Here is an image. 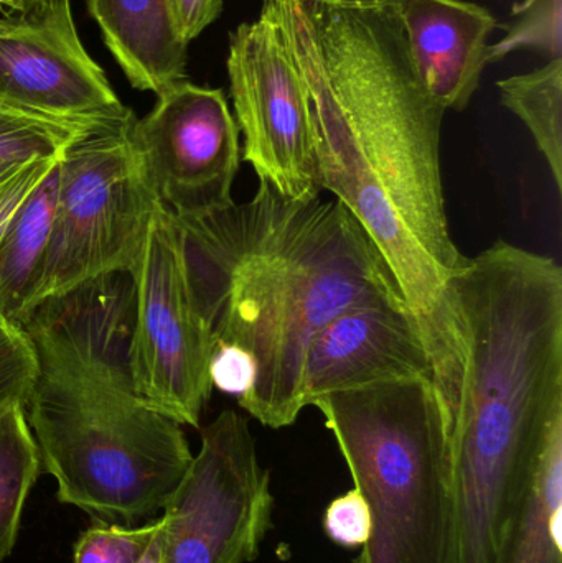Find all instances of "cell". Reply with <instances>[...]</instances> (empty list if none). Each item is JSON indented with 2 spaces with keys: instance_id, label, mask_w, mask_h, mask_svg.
Wrapping results in <instances>:
<instances>
[{
  "instance_id": "obj_24",
  "label": "cell",
  "mask_w": 562,
  "mask_h": 563,
  "mask_svg": "<svg viewBox=\"0 0 562 563\" xmlns=\"http://www.w3.org/2000/svg\"><path fill=\"white\" fill-rule=\"evenodd\" d=\"M58 158H36L23 164L0 165V238L22 201L55 167Z\"/></svg>"
},
{
  "instance_id": "obj_15",
  "label": "cell",
  "mask_w": 562,
  "mask_h": 563,
  "mask_svg": "<svg viewBox=\"0 0 562 563\" xmlns=\"http://www.w3.org/2000/svg\"><path fill=\"white\" fill-rule=\"evenodd\" d=\"M58 194V161L16 208L0 238V314L22 327L35 307Z\"/></svg>"
},
{
  "instance_id": "obj_6",
  "label": "cell",
  "mask_w": 562,
  "mask_h": 563,
  "mask_svg": "<svg viewBox=\"0 0 562 563\" xmlns=\"http://www.w3.org/2000/svg\"><path fill=\"white\" fill-rule=\"evenodd\" d=\"M135 119L89 125L59 155L55 217L35 307L137 266L164 205L135 145Z\"/></svg>"
},
{
  "instance_id": "obj_11",
  "label": "cell",
  "mask_w": 562,
  "mask_h": 563,
  "mask_svg": "<svg viewBox=\"0 0 562 563\" xmlns=\"http://www.w3.org/2000/svg\"><path fill=\"white\" fill-rule=\"evenodd\" d=\"M0 104L86 124L134 114L82 46L69 0H32L0 15Z\"/></svg>"
},
{
  "instance_id": "obj_4",
  "label": "cell",
  "mask_w": 562,
  "mask_h": 563,
  "mask_svg": "<svg viewBox=\"0 0 562 563\" xmlns=\"http://www.w3.org/2000/svg\"><path fill=\"white\" fill-rule=\"evenodd\" d=\"M20 330L36 363L23 404L26 422L58 501L119 526L164 509L194 453L184 426L135 390L131 274L40 301Z\"/></svg>"
},
{
  "instance_id": "obj_22",
  "label": "cell",
  "mask_w": 562,
  "mask_h": 563,
  "mask_svg": "<svg viewBox=\"0 0 562 563\" xmlns=\"http://www.w3.org/2000/svg\"><path fill=\"white\" fill-rule=\"evenodd\" d=\"M35 374V354L23 331L0 328V416L15 404H25Z\"/></svg>"
},
{
  "instance_id": "obj_1",
  "label": "cell",
  "mask_w": 562,
  "mask_h": 563,
  "mask_svg": "<svg viewBox=\"0 0 562 563\" xmlns=\"http://www.w3.org/2000/svg\"><path fill=\"white\" fill-rule=\"evenodd\" d=\"M266 3L306 85L320 188L349 208L388 264L452 419L464 346L449 280L467 257L445 211V109L419 79L396 5Z\"/></svg>"
},
{
  "instance_id": "obj_8",
  "label": "cell",
  "mask_w": 562,
  "mask_h": 563,
  "mask_svg": "<svg viewBox=\"0 0 562 563\" xmlns=\"http://www.w3.org/2000/svg\"><path fill=\"white\" fill-rule=\"evenodd\" d=\"M200 433V452L164 508L161 563L256 561L274 496L250 420L227 409Z\"/></svg>"
},
{
  "instance_id": "obj_13",
  "label": "cell",
  "mask_w": 562,
  "mask_h": 563,
  "mask_svg": "<svg viewBox=\"0 0 562 563\" xmlns=\"http://www.w3.org/2000/svg\"><path fill=\"white\" fill-rule=\"evenodd\" d=\"M409 53L426 91L445 111H464L488 65L491 10L467 0H399Z\"/></svg>"
},
{
  "instance_id": "obj_31",
  "label": "cell",
  "mask_w": 562,
  "mask_h": 563,
  "mask_svg": "<svg viewBox=\"0 0 562 563\" xmlns=\"http://www.w3.org/2000/svg\"><path fill=\"white\" fill-rule=\"evenodd\" d=\"M23 2L29 3L32 2V0H23Z\"/></svg>"
},
{
  "instance_id": "obj_20",
  "label": "cell",
  "mask_w": 562,
  "mask_h": 563,
  "mask_svg": "<svg viewBox=\"0 0 562 563\" xmlns=\"http://www.w3.org/2000/svg\"><path fill=\"white\" fill-rule=\"evenodd\" d=\"M507 35L488 46V63L520 48H533L550 59L562 58V0H521L514 7Z\"/></svg>"
},
{
  "instance_id": "obj_23",
  "label": "cell",
  "mask_w": 562,
  "mask_h": 563,
  "mask_svg": "<svg viewBox=\"0 0 562 563\" xmlns=\"http://www.w3.org/2000/svg\"><path fill=\"white\" fill-rule=\"evenodd\" d=\"M323 529L330 541L342 548H363L372 534V512L359 489L330 503L323 516Z\"/></svg>"
},
{
  "instance_id": "obj_10",
  "label": "cell",
  "mask_w": 562,
  "mask_h": 563,
  "mask_svg": "<svg viewBox=\"0 0 562 563\" xmlns=\"http://www.w3.org/2000/svg\"><path fill=\"white\" fill-rule=\"evenodd\" d=\"M134 142L161 203L175 217L231 207L240 170V128L221 89L174 82L135 119Z\"/></svg>"
},
{
  "instance_id": "obj_17",
  "label": "cell",
  "mask_w": 562,
  "mask_h": 563,
  "mask_svg": "<svg viewBox=\"0 0 562 563\" xmlns=\"http://www.w3.org/2000/svg\"><path fill=\"white\" fill-rule=\"evenodd\" d=\"M502 104L514 112L537 142L557 190L562 191V58L527 75L497 82Z\"/></svg>"
},
{
  "instance_id": "obj_19",
  "label": "cell",
  "mask_w": 562,
  "mask_h": 563,
  "mask_svg": "<svg viewBox=\"0 0 562 563\" xmlns=\"http://www.w3.org/2000/svg\"><path fill=\"white\" fill-rule=\"evenodd\" d=\"M92 124L98 122L58 121L0 104V165L58 158Z\"/></svg>"
},
{
  "instance_id": "obj_5",
  "label": "cell",
  "mask_w": 562,
  "mask_h": 563,
  "mask_svg": "<svg viewBox=\"0 0 562 563\" xmlns=\"http://www.w3.org/2000/svg\"><path fill=\"white\" fill-rule=\"evenodd\" d=\"M372 534L355 563H455L451 422L431 377L316 397Z\"/></svg>"
},
{
  "instance_id": "obj_27",
  "label": "cell",
  "mask_w": 562,
  "mask_h": 563,
  "mask_svg": "<svg viewBox=\"0 0 562 563\" xmlns=\"http://www.w3.org/2000/svg\"><path fill=\"white\" fill-rule=\"evenodd\" d=\"M263 2H266V0H263ZM302 2L333 3V5L375 7L395 5L399 0H302Z\"/></svg>"
},
{
  "instance_id": "obj_2",
  "label": "cell",
  "mask_w": 562,
  "mask_h": 563,
  "mask_svg": "<svg viewBox=\"0 0 562 563\" xmlns=\"http://www.w3.org/2000/svg\"><path fill=\"white\" fill-rule=\"evenodd\" d=\"M174 218L214 347H238L253 361V384L238 404L269 429L294 426L306 409L304 357L317 331L346 308L403 297L378 247L337 198L297 200L260 180L247 203Z\"/></svg>"
},
{
  "instance_id": "obj_16",
  "label": "cell",
  "mask_w": 562,
  "mask_h": 563,
  "mask_svg": "<svg viewBox=\"0 0 562 563\" xmlns=\"http://www.w3.org/2000/svg\"><path fill=\"white\" fill-rule=\"evenodd\" d=\"M562 412L541 450L533 485L494 563H562Z\"/></svg>"
},
{
  "instance_id": "obj_29",
  "label": "cell",
  "mask_w": 562,
  "mask_h": 563,
  "mask_svg": "<svg viewBox=\"0 0 562 563\" xmlns=\"http://www.w3.org/2000/svg\"><path fill=\"white\" fill-rule=\"evenodd\" d=\"M25 5L23 0H0V12H13V10L23 9Z\"/></svg>"
},
{
  "instance_id": "obj_3",
  "label": "cell",
  "mask_w": 562,
  "mask_h": 563,
  "mask_svg": "<svg viewBox=\"0 0 562 563\" xmlns=\"http://www.w3.org/2000/svg\"><path fill=\"white\" fill-rule=\"evenodd\" d=\"M464 369L452 420L455 563H494L562 412V269L497 241L449 280Z\"/></svg>"
},
{
  "instance_id": "obj_26",
  "label": "cell",
  "mask_w": 562,
  "mask_h": 563,
  "mask_svg": "<svg viewBox=\"0 0 562 563\" xmlns=\"http://www.w3.org/2000/svg\"><path fill=\"white\" fill-rule=\"evenodd\" d=\"M181 38L190 45L223 10V0H168Z\"/></svg>"
},
{
  "instance_id": "obj_7",
  "label": "cell",
  "mask_w": 562,
  "mask_h": 563,
  "mask_svg": "<svg viewBox=\"0 0 562 563\" xmlns=\"http://www.w3.org/2000/svg\"><path fill=\"white\" fill-rule=\"evenodd\" d=\"M134 282L129 366L139 396L180 426L200 427L214 341L195 307L174 214L158 208Z\"/></svg>"
},
{
  "instance_id": "obj_28",
  "label": "cell",
  "mask_w": 562,
  "mask_h": 563,
  "mask_svg": "<svg viewBox=\"0 0 562 563\" xmlns=\"http://www.w3.org/2000/svg\"><path fill=\"white\" fill-rule=\"evenodd\" d=\"M162 549H164V521H162L161 529H158L157 536H155L154 541H152L147 554H145L144 559L139 563H161Z\"/></svg>"
},
{
  "instance_id": "obj_9",
  "label": "cell",
  "mask_w": 562,
  "mask_h": 563,
  "mask_svg": "<svg viewBox=\"0 0 562 563\" xmlns=\"http://www.w3.org/2000/svg\"><path fill=\"white\" fill-rule=\"evenodd\" d=\"M227 68L244 161L286 197H319L306 85L269 3L231 33Z\"/></svg>"
},
{
  "instance_id": "obj_21",
  "label": "cell",
  "mask_w": 562,
  "mask_h": 563,
  "mask_svg": "<svg viewBox=\"0 0 562 563\" xmlns=\"http://www.w3.org/2000/svg\"><path fill=\"white\" fill-rule=\"evenodd\" d=\"M161 526L162 519L141 528L98 522L79 536L75 563H139Z\"/></svg>"
},
{
  "instance_id": "obj_25",
  "label": "cell",
  "mask_w": 562,
  "mask_h": 563,
  "mask_svg": "<svg viewBox=\"0 0 562 563\" xmlns=\"http://www.w3.org/2000/svg\"><path fill=\"white\" fill-rule=\"evenodd\" d=\"M253 361L244 351L234 346L214 347L210 363V379L221 393L241 397L253 384Z\"/></svg>"
},
{
  "instance_id": "obj_12",
  "label": "cell",
  "mask_w": 562,
  "mask_h": 563,
  "mask_svg": "<svg viewBox=\"0 0 562 563\" xmlns=\"http://www.w3.org/2000/svg\"><path fill=\"white\" fill-rule=\"evenodd\" d=\"M431 377V357L403 297L346 308L330 320L304 357V407L316 397L403 377Z\"/></svg>"
},
{
  "instance_id": "obj_18",
  "label": "cell",
  "mask_w": 562,
  "mask_h": 563,
  "mask_svg": "<svg viewBox=\"0 0 562 563\" xmlns=\"http://www.w3.org/2000/svg\"><path fill=\"white\" fill-rule=\"evenodd\" d=\"M42 462L23 404L0 416V563L12 554L23 506L38 478Z\"/></svg>"
},
{
  "instance_id": "obj_30",
  "label": "cell",
  "mask_w": 562,
  "mask_h": 563,
  "mask_svg": "<svg viewBox=\"0 0 562 563\" xmlns=\"http://www.w3.org/2000/svg\"><path fill=\"white\" fill-rule=\"evenodd\" d=\"M3 327H10V324H7L5 320H3V318H2V314H0V328H3Z\"/></svg>"
},
{
  "instance_id": "obj_14",
  "label": "cell",
  "mask_w": 562,
  "mask_h": 563,
  "mask_svg": "<svg viewBox=\"0 0 562 563\" xmlns=\"http://www.w3.org/2000/svg\"><path fill=\"white\" fill-rule=\"evenodd\" d=\"M125 78L155 95L187 79L188 43L168 0H86Z\"/></svg>"
}]
</instances>
